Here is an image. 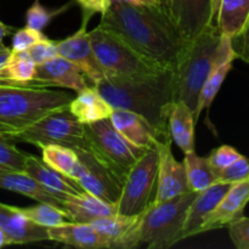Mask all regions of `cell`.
I'll return each mask as SVG.
<instances>
[{
	"label": "cell",
	"mask_w": 249,
	"mask_h": 249,
	"mask_svg": "<svg viewBox=\"0 0 249 249\" xmlns=\"http://www.w3.org/2000/svg\"><path fill=\"white\" fill-rule=\"evenodd\" d=\"M99 26L113 32L164 70L177 71L187 43L162 5L135 6L113 0Z\"/></svg>",
	"instance_id": "1"
},
{
	"label": "cell",
	"mask_w": 249,
	"mask_h": 249,
	"mask_svg": "<svg viewBox=\"0 0 249 249\" xmlns=\"http://www.w3.org/2000/svg\"><path fill=\"white\" fill-rule=\"evenodd\" d=\"M94 87L113 108L126 109L145 119L160 142L172 139L168 118L177 102L175 71L142 77L108 74Z\"/></svg>",
	"instance_id": "2"
},
{
	"label": "cell",
	"mask_w": 249,
	"mask_h": 249,
	"mask_svg": "<svg viewBox=\"0 0 249 249\" xmlns=\"http://www.w3.org/2000/svg\"><path fill=\"white\" fill-rule=\"evenodd\" d=\"M198 192L189 191L148 207L116 243L113 249H133L145 245L148 249H168L180 242L190 206Z\"/></svg>",
	"instance_id": "3"
},
{
	"label": "cell",
	"mask_w": 249,
	"mask_h": 249,
	"mask_svg": "<svg viewBox=\"0 0 249 249\" xmlns=\"http://www.w3.org/2000/svg\"><path fill=\"white\" fill-rule=\"evenodd\" d=\"M223 34L216 24L207 27L198 36L187 43L175 71L177 101H182L191 108L196 123L199 95L207 78L218 62L221 53Z\"/></svg>",
	"instance_id": "4"
},
{
	"label": "cell",
	"mask_w": 249,
	"mask_h": 249,
	"mask_svg": "<svg viewBox=\"0 0 249 249\" xmlns=\"http://www.w3.org/2000/svg\"><path fill=\"white\" fill-rule=\"evenodd\" d=\"M72 100L70 94L48 88L0 83V125L16 133L70 106Z\"/></svg>",
	"instance_id": "5"
},
{
	"label": "cell",
	"mask_w": 249,
	"mask_h": 249,
	"mask_svg": "<svg viewBox=\"0 0 249 249\" xmlns=\"http://www.w3.org/2000/svg\"><path fill=\"white\" fill-rule=\"evenodd\" d=\"M89 38L97 60L109 74L142 77L169 71L146 58L121 36L101 26L89 32Z\"/></svg>",
	"instance_id": "6"
},
{
	"label": "cell",
	"mask_w": 249,
	"mask_h": 249,
	"mask_svg": "<svg viewBox=\"0 0 249 249\" xmlns=\"http://www.w3.org/2000/svg\"><path fill=\"white\" fill-rule=\"evenodd\" d=\"M14 142H24L36 145L38 147L43 145H61L70 148H83L88 150L87 136L84 131V124L80 123L72 114L70 108L56 109L46 114L36 123L28 128L12 133L7 136Z\"/></svg>",
	"instance_id": "7"
},
{
	"label": "cell",
	"mask_w": 249,
	"mask_h": 249,
	"mask_svg": "<svg viewBox=\"0 0 249 249\" xmlns=\"http://www.w3.org/2000/svg\"><path fill=\"white\" fill-rule=\"evenodd\" d=\"M84 131L89 143L88 151L94 153L122 181L146 151L121 135L112 125L109 118L84 124Z\"/></svg>",
	"instance_id": "8"
},
{
	"label": "cell",
	"mask_w": 249,
	"mask_h": 249,
	"mask_svg": "<svg viewBox=\"0 0 249 249\" xmlns=\"http://www.w3.org/2000/svg\"><path fill=\"white\" fill-rule=\"evenodd\" d=\"M158 150L157 145L145 151L130 168L123 181L117 213L139 215L152 206L157 194Z\"/></svg>",
	"instance_id": "9"
},
{
	"label": "cell",
	"mask_w": 249,
	"mask_h": 249,
	"mask_svg": "<svg viewBox=\"0 0 249 249\" xmlns=\"http://www.w3.org/2000/svg\"><path fill=\"white\" fill-rule=\"evenodd\" d=\"M74 151L82 165V173L77 180L80 186L89 194L117 206L123 181L94 153L83 148H74Z\"/></svg>",
	"instance_id": "10"
},
{
	"label": "cell",
	"mask_w": 249,
	"mask_h": 249,
	"mask_svg": "<svg viewBox=\"0 0 249 249\" xmlns=\"http://www.w3.org/2000/svg\"><path fill=\"white\" fill-rule=\"evenodd\" d=\"M57 48L58 55L79 68L80 72L92 83V85L109 74L102 67L92 50L89 32H87V24H82V27L68 38L57 40Z\"/></svg>",
	"instance_id": "11"
},
{
	"label": "cell",
	"mask_w": 249,
	"mask_h": 249,
	"mask_svg": "<svg viewBox=\"0 0 249 249\" xmlns=\"http://www.w3.org/2000/svg\"><path fill=\"white\" fill-rule=\"evenodd\" d=\"M172 143V139L164 142H157L158 177L157 194L153 202L155 204L191 191L187 182L184 162H178L174 157Z\"/></svg>",
	"instance_id": "12"
},
{
	"label": "cell",
	"mask_w": 249,
	"mask_h": 249,
	"mask_svg": "<svg viewBox=\"0 0 249 249\" xmlns=\"http://www.w3.org/2000/svg\"><path fill=\"white\" fill-rule=\"evenodd\" d=\"M170 17L186 43L213 23L212 0H172Z\"/></svg>",
	"instance_id": "13"
},
{
	"label": "cell",
	"mask_w": 249,
	"mask_h": 249,
	"mask_svg": "<svg viewBox=\"0 0 249 249\" xmlns=\"http://www.w3.org/2000/svg\"><path fill=\"white\" fill-rule=\"evenodd\" d=\"M29 85L40 88L60 87L78 92L87 88L88 83L79 68L58 55L53 60L36 66V72Z\"/></svg>",
	"instance_id": "14"
},
{
	"label": "cell",
	"mask_w": 249,
	"mask_h": 249,
	"mask_svg": "<svg viewBox=\"0 0 249 249\" xmlns=\"http://www.w3.org/2000/svg\"><path fill=\"white\" fill-rule=\"evenodd\" d=\"M249 203V179L231 185L215 208L199 226L197 235L212 230L225 228L232 221L243 216L246 206Z\"/></svg>",
	"instance_id": "15"
},
{
	"label": "cell",
	"mask_w": 249,
	"mask_h": 249,
	"mask_svg": "<svg viewBox=\"0 0 249 249\" xmlns=\"http://www.w3.org/2000/svg\"><path fill=\"white\" fill-rule=\"evenodd\" d=\"M0 229L9 236L12 245L50 241L48 228L34 223L19 212L18 207L0 202Z\"/></svg>",
	"instance_id": "16"
},
{
	"label": "cell",
	"mask_w": 249,
	"mask_h": 249,
	"mask_svg": "<svg viewBox=\"0 0 249 249\" xmlns=\"http://www.w3.org/2000/svg\"><path fill=\"white\" fill-rule=\"evenodd\" d=\"M23 172L34 178L62 201L68 195H82L85 191L77 180L55 170L46 164L43 158L36 156L27 153Z\"/></svg>",
	"instance_id": "17"
},
{
	"label": "cell",
	"mask_w": 249,
	"mask_h": 249,
	"mask_svg": "<svg viewBox=\"0 0 249 249\" xmlns=\"http://www.w3.org/2000/svg\"><path fill=\"white\" fill-rule=\"evenodd\" d=\"M50 241L82 249L109 248V242L91 225L85 223L66 221L48 228Z\"/></svg>",
	"instance_id": "18"
},
{
	"label": "cell",
	"mask_w": 249,
	"mask_h": 249,
	"mask_svg": "<svg viewBox=\"0 0 249 249\" xmlns=\"http://www.w3.org/2000/svg\"><path fill=\"white\" fill-rule=\"evenodd\" d=\"M0 189L23 195L36 202L51 204L53 207H57L58 209L65 211L62 199L58 198L50 190L43 186L40 182L36 181L26 172L14 169L0 170Z\"/></svg>",
	"instance_id": "19"
},
{
	"label": "cell",
	"mask_w": 249,
	"mask_h": 249,
	"mask_svg": "<svg viewBox=\"0 0 249 249\" xmlns=\"http://www.w3.org/2000/svg\"><path fill=\"white\" fill-rule=\"evenodd\" d=\"M109 121L121 135L138 147L148 150L160 142L150 124L136 113L126 109L113 108Z\"/></svg>",
	"instance_id": "20"
},
{
	"label": "cell",
	"mask_w": 249,
	"mask_h": 249,
	"mask_svg": "<svg viewBox=\"0 0 249 249\" xmlns=\"http://www.w3.org/2000/svg\"><path fill=\"white\" fill-rule=\"evenodd\" d=\"M230 187L231 184L216 182L208 189L198 192L187 212L180 240H186V238L197 235L199 226L203 224L207 216L215 208L216 204L220 202V199L223 198L224 195L229 191Z\"/></svg>",
	"instance_id": "21"
},
{
	"label": "cell",
	"mask_w": 249,
	"mask_h": 249,
	"mask_svg": "<svg viewBox=\"0 0 249 249\" xmlns=\"http://www.w3.org/2000/svg\"><path fill=\"white\" fill-rule=\"evenodd\" d=\"M63 207L70 221L90 224L102 216L117 214L116 204L108 203L89 192L82 195H68L63 199Z\"/></svg>",
	"instance_id": "22"
},
{
	"label": "cell",
	"mask_w": 249,
	"mask_h": 249,
	"mask_svg": "<svg viewBox=\"0 0 249 249\" xmlns=\"http://www.w3.org/2000/svg\"><path fill=\"white\" fill-rule=\"evenodd\" d=\"M236 53L233 51L232 45H231V39L229 36H223L221 38V53L218 62L212 70L211 74L207 78L203 88H202L201 95H199L198 107H197V113L201 116L202 111L204 108H209L213 104L216 94L220 90L226 75L232 68L233 61L236 60Z\"/></svg>",
	"instance_id": "23"
},
{
	"label": "cell",
	"mask_w": 249,
	"mask_h": 249,
	"mask_svg": "<svg viewBox=\"0 0 249 249\" xmlns=\"http://www.w3.org/2000/svg\"><path fill=\"white\" fill-rule=\"evenodd\" d=\"M73 116L82 124H90L109 118L113 107L101 96L94 85L78 91L68 106Z\"/></svg>",
	"instance_id": "24"
},
{
	"label": "cell",
	"mask_w": 249,
	"mask_h": 249,
	"mask_svg": "<svg viewBox=\"0 0 249 249\" xmlns=\"http://www.w3.org/2000/svg\"><path fill=\"white\" fill-rule=\"evenodd\" d=\"M194 112L182 101H177L170 109L168 126L172 140L186 153L195 152V126Z\"/></svg>",
	"instance_id": "25"
},
{
	"label": "cell",
	"mask_w": 249,
	"mask_h": 249,
	"mask_svg": "<svg viewBox=\"0 0 249 249\" xmlns=\"http://www.w3.org/2000/svg\"><path fill=\"white\" fill-rule=\"evenodd\" d=\"M36 72V63L27 51L11 50L0 65V83L29 85Z\"/></svg>",
	"instance_id": "26"
},
{
	"label": "cell",
	"mask_w": 249,
	"mask_h": 249,
	"mask_svg": "<svg viewBox=\"0 0 249 249\" xmlns=\"http://www.w3.org/2000/svg\"><path fill=\"white\" fill-rule=\"evenodd\" d=\"M249 18V0H221L216 26L223 36L233 38L242 32Z\"/></svg>",
	"instance_id": "27"
},
{
	"label": "cell",
	"mask_w": 249,
	"mask_h": 249,
	"mask_svg": "<svg viewBox=\"0 0 249 249\" xmlns=\"http://www.w3.org/2000/svg\"><path fill=\"white\" fill-rule=\"evenodd\" d=\"M41 150V158L44 162L57 172L78 180L82 173L79 158L73 148L61 145H43L39 147Z\"/></svg>",
	"instance_id": "28"
},
{
	"label": "cell",
	"mask_w": 249,
	"mask_h": 249,
	"mask_svg": "<svg viewBox=\"0 0 249 249\" xmlns=\"http://www.w3.org/2000/svg\"><path fill=\"white\" fill-rule=\"evenodd\" d=\"M184 165L191 191H203L218 182V173L213 169L207 157H199L196 152L186 153Z\"/></svg>",
	"instance_id": "29"
},
{
	"label": "cell",
	"mask_w": 249,
	"mask_h": 249,
	"mask_svg": "<svg viewBox=\"0 0 249 249\" xmlns=\"http://www.w3.org/2000/svg\"><path fill=\"white\" fill-rule=\"evenodd\" d=\"M136 218L138 215H122V214L117 213L113 215L102 216L90 224L108 241L109 248L113 249L122 236L135 223Z\"/></svg>",
	"instance_id": "30"
},
{
	"label": "cell",
	"mask_w": 249,
	"mask_h": 249,
	"mask_svg": "<svg viewBox=\"0 0 249 249\" xmlns=\"http://www.w3.org/2000/svg\"><path fill=\"white\" fill-rule=\"evenodd\" d=\"M23 215L31 219L34 223L39 224V225L46 226V228H51V226H57L61 224L70 221L67 212L58 209L57 207H53L48 203H40L32 207H26V208H19Z\"/></svg>",
	"instance_id": "31"
},
{
	"label": "cell",
	"mask_w": 249,
	"mask_h": 249,
	"mask_svg": "<svg viewBox=\"0 0 249 249\" xmlns=\"http://www.w3.org/2000/svg\"><path fill=\"white\" fill-rule=\"evenodd\" d=\"M71 4L72 2L63 5L60 9L50 10L41 5L40 0H34L32 6L26 12V27L36 29V31H43L53 21V18L65 12L71 6Z\"/></svg>",
	"instance_id": "32"
},
{
	"label": "cell",
	"mask_w": 249,
	"mask_h": 249,
	"mask_svg": "<svg viewBox=\"0 0 249 249\" xmlns=\"http://www.w3.org/2000/svg\"><path fill=\"white\" fill-rule=\"evenodd\" d=\"M27 153L18 150L14 141L5 135H0V164L9 169L24 170Z\"/></svg>",
	"instance_id": "33"
},
{
	"label": "cell",
	"mask_w": 249,
	"mask_h": 249,
	"mask_svg": "<svg viewBox=\"0 0 249 249\" xmlns=\"http://www.w3.org/2000/svg\"><path fill=\"white\" fill-rule=\"evenodd\" d=\"M249 179V160L245 156H241L238 160L221 170L218 175V182L224 184H236Z\"/></svg>",
	"instance_id": "34"
},
{
	"label": "cell",
	"mask_w": 249,
	"mask_h": 249,
	"mask_svg": "<svg viewBox=\"0 0 249 249\" xmlns=\"http://www.w3.org/2000/svg\"><path fill=\"white\" fill-rule=\"evenodd\" d=\"M49 39L41 31L24 27V28L17 29L12 36V49L15 51H27L32 45Z\"/></svg>",
	"instance_id": "35"
},
{
	"label": "cell",
	"mask_w": 249,
	"mask_h": 249,
	"mask_svg": "<svg viewBox=\"0 0 249 249\" xmlns=\"http://www.w3.org/2000/svg\"><path fill=\"white\" fill-rule=\"evenodd\" d=\"M241 156L242 155H241L236 148L228 145H223L220 146V147L212 151L211 155L207 158H208L209 163H211V165L213 167V169L215 170L219 175V173H220L221 170L225 169L228 165H230L231 163L235 162L236 160H238Z\"/></svg>",
	"instance_id": "36"
},
{
	"label": "cell",
	"mask_w": 249,
	"mask_h": 249,
	"mask_svg": "<svg viewBox=\"0 0 249 249\" xmlns=\"http://www.w3.org/2000/svg\"><path fill=\"white\" fill-rule=\"evenodd\" d=\"M29 53L33 62L36 65H41V63L46 62L49 60H53V57L58 56V48H57V40H46L39 41V43L34 44L31 48L27 50Z\"/></svg>",
	"instance_id": "37"
},
{
	"label": "cell",
	"mask_w": 249,
	"mask_h": 249,
	"mask_svg": "<svg viewBox=\"0 0 249 249\" xmlns=\"http://www.w3.org/2000/svg\"><path fill=\"white\" fill-rule=\"evenodd\" d=\"M229 235L237 249H249V218L241 216L228 225Z\"/></svg>",
	"instance_id": "38"
},
{
	"label": "cell",
	"mask_w": 249,
	"mask_h": 249,
	"mask_svg": "<svg viewBox=\"0 0 249 249\" xmlns=\"http://www.w3.org/2000/svg\"><path fill=\"white\" fill-rule=\"evenodd\" d=\"M82 9L83 22L82 24H88L89 19L95 14H104L111 6L113 0H75Z\"/></svg>",
	"instance_id": "39"
},
{
	"label": "cell",
	"mask_w": 249,
	"mask_h": 249,
	"mask_svg": "<svg viewBox=\"0 0 249 249\" xmlns=\"http://www.w3.org/2000/svg\"><path fill=\"white\" fill-rule=\"evenodd\" d=\"M231 39V45L236 53V57L245 61L249 65V18L246 23L245 28L240 34Z\"/></svg>",
	"instance_id": "40"
},
{
	"label": "cell",
	"mask_w": 249,
	"mask_h": 249,
	"mask_svg": "<svg viewBox=\"0 0 249 249\" xmlns=\"http://www.w3.org/2000/svg\"><path fill=\"white\" fill-rule=\"evenodd\" d=\"M12 32H14V28H12V27L7 26V24L2 23V22L0 21V50H4V49L7 48L4 44V38L6 36H10Z\"/></svg>",
	"instance_id": "41"
},
{
	"label": "cell",
	"mask_w": 249,
	"mask_h": 249,
	"mask_svg": "<svg viewBox=\"0 0 249 249\" xmlns=\"http://www.w3.org/2000/svg\"><path fill=\"white\" fill-rule=\"evenodd\" d=\"M124 2H128L135 6H148V5H158L160 4V0H122Z\"/></svg>",
	"instance_id": "42"
},
{
	"label": "cell",
	"mask_w": 249,
	"mask_h": 249,
	"mask_svg": "<svg viewBox=\"0 0 249 249\" xmlns=\"http://www.w3.org/2000/svg\"><path fill=\"white\" fill-rule=\"evenodd\" d=\"M221 0H212V11H213V23L216 24V18H218L219 10H220Z\"/></svg>",
	"instance_id": "43"
},
{
	"label": "cell",
	"mask_w": 249,
	"mask_h": 249,
	"mask_svg": "<svg viewBox=\"0 0 249 249\" xmlns=\"http://www.w3.org/2000/svg\"><path fill=\"white\" fill-rule=\"evenodd\" d=\"M10 245H12L11 240H10L9 236H7L6 233L0 229V248L5 247V246H10Z\"/></svg>",
	"instance_id": "44"
},
{
	"label": "cell",
	"mask_w": 249,
	"mask_h": 249,
	"mask_svg": "<svg viewBox=\"0 0 249 249\" xmlns=\"http://www.w3.org/2000/svg\"><path fill=\"white\" fill-rule=\"evenodd\" d=\"M160 5H162L163 9H164V11L170 16V5H172V0H160Z\"/></svg>",
	"instance_id": "45"
},
{
	"label": "cell",
	"mask_w": 249,
	"mask_h": 249,
	"mask_svg": "<svg viewBox=\"0 0 249 249\" xmlns=\"http://www.w3.org/2000/svg\"><path fill=\"white\" fill-rule=\"evenodd\" d=\"M10 53H11V49H9V48L4 49V50H0V65H1L5 60H6L7 56L10 55Z\"/></svg>",
	"instance_id": "46"
},
{
	"label": "cell",
	"mask_w": 249,
	"mask_h": 249,
	"mask_svg": "<svg viewBox=\"0 0 249 249\" xmlns=\"http://www.w3.org/2000/svg\"><path fill=\"white\" fill-rule=\"evenodd\" d=\"M10 134H11V131L9 130V129L4 128V126L0 125V135H5V136H9Z\"/></svg>",
	"instance_id": "47"
},
{
	"label": "cell",
	"mask_w": 249,
	"mask_h": 249,
	"mask_svg": "<svg viewBox=\"0 0 249 249\" xmlns=\"http://www.w3.org/2000/svg\"><path fill=\"white\" fill-rule=\"evenodd\" d=\"M4 169H9V168H6V167H4V165L0 164V170H4Z\"/></svg>",
	"instance_id": "48"
}]
</instances>
